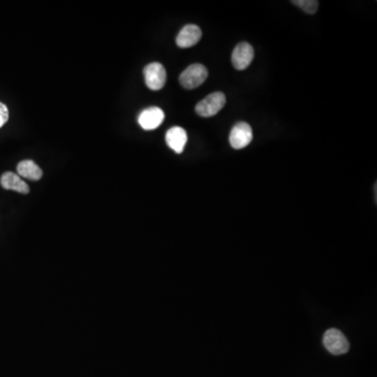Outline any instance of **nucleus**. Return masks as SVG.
Listing matches in <instances>:
<instances>
[{"instance_id":"obj_13","label":"nucleus","mask_w":377,"mask_h":377,"mask_svg":"<svg viewBox=\"0 0 377 377\" xmlns=\"http://www.w3.org/2000/svg\"><path fill=\"white\" fill-rule=\"evenodd\" d=\"M9 120V109L6 105L0 103V127L4 126Z\"/></svg>"},{"instance_id":"obj_1","label":"nucleus","mask_w":377,"mask_h":377,"mask_svg":"<svg viewBox=\"0 0 377 377\" xmlns=\"http://www.w3.org/2000/svg\"><path fill=\"white\" fill-rule=\"evenodd\" d=\"M225 103H227V99H225V94L217 91L201 100L195 107V111L201 117H214L225 107Z\"/></svg>"},{"instance_id":"obj_3","label":"nucleus","mask_w":377,"mask_h":377,"mask_svg":"<svg viewBox=\"0 0 377 377\" xmlns=\"http://www.w3.org/2000/svg\"><path fill=\"white\" fill-rule=\"evenodd\" d=\"M323 344L326 349L333 355L347 354L350 349L349 342L341 330L330 328L323 337Z\"/></svg>"},{"instance_id":"obj_10","label":"nucleus","mask_w":377,"mask_h":377,"mask_svg":"<svg viewBox=\"0 0 377 377\" xmlns=\"http://www.w3.org/2000/svg\"><path fill=\"white\" fill-rule=\"evenodd\" d=\"M0 184L6 190L16 191L21 194H28L30 192L28 184L23 181L19 175L13 172H6L0 179Z\"/></svg>"},{"instance_id":"obj_4","label":"nucleus","mask_w":377,"mask_h":377,"mask_svg":"<svg viewBox=\"0 0 377 377\" xmlns=\"http://www.w3.org/2000/svg\"><path fill=\"white\" fill-rule=\"evenodd\" d=\"M145 82L151 91H159L166 84L165 67L159 62L150 63L144 69Z\"/></svg>"},{"instance_id":"obj_6","label":"nucleus","mask_w":377,"mask_h":377,"mask_svg":"<svg viewBox=\"0 0 377 377\" xmlns=\"http://www.w3.org/2000/svg\"><path fill=\"white\" fill-rule=\"evenodd\" d=\"M255 52L249 43H241L234 48L232 54V64L238 71H243L251 65Z\"/></svg>"},{"instance_id":"obj_9","label":"nucleus","mask_w":377,"mask_h":377,"mask_svg":"<svg viewBox=\"0 0 377 377\" xmlns=\"http://www.w3.org/2000/svg\"><path fill=\"white\" fill-rule=\"evenodd\" d=\"M167 145L172 149L174 152L181 153L185 149L188 142V135L185 129L181 127H172L167 131Z\"/></svg>"},{"instance_id":"obj_7","label":"nucleus","mask_w":377,"mask_h":377,"mask_svg":"<svg viewBox=\"0 0 377 377\" xmlns=\"http://www.w3.org/2000/svg\"><path fill=\"white\" fill-rule=\"evenodd\" d=\"M165 120V113L159 107H150L142 111L139 117V124L145 130H154L161 126Z\"/></svg>"},{"instance_id":"obj_5","label":"nucleus","mask_w":377,"mask_h":377,"mask_svg":"<svg viewBox=\"0 0 377 377\" xmlns=\"http://www.w3.org/2000/svg\"><path fill=\"white\" fill-rule=\"evenodd\" d=\"M230 144L236 150L245 148L253 141V129L245 122L237 123L230 133Z\"/></svg>"},{"instance_id":"obj_11","label":"nucleus","mask_w":377,"mask_h":377,"mask_svg":"<svg viewBox=\"0 0 377 377\" xmlns=\"http://www.w3.org/2000/svg\"><path fill=\"white\" fill-rule=\"evenodd\" d=\"M19 176L30 181H39L43 177V170L33 161H23L17 166Z\"/></svg>"},{"instance_id":"obj_8","label":"nucleus","mask_w":377,"mask_h":377,"mask_svg":"<svg viewBox=\"0 0 377 377\" xmlns=\"http://www.w3.org/2000/svg\"><path fill=\"white\" fill-rule=\"evenodd\" d=\"M203 33L201 28L195 24H188L181 28L179 34L176 37V45L181 48H188L194 47L199 43Z\"/></svg>"},{"instance_id":"obj_2","label":"nucleus","mask_w":377,"mask_h":377,"mask_svg":"<svg viewBox=\"0 0 377 377\" xmlns=\"http://www.w3.org/2000/svg\"><path fill=\"white\" fill-rule=\"evenodd\" d=\"M208 69L203 64L195 63L190 65L179 77V83L186 89H194L201 86L208 79Z\"/></svg>"},{"instance_id":"obj_12","label":"nucleus","mask_w":377,"mask_h":377,"mask_svg":"<svg viewBox=\"0 0 377 377\" xmlns=\"http://www.w3.org/2000/svg\"><path fill=\"white\" fill-rule=\"evenodd\" d=\"M291 4L303 10L307 14L310 15L315 14L317 9H319V1L317 0H293Z\"/></svg>"}]
</instances>
